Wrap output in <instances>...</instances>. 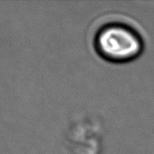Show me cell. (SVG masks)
Segmentation results:
<instances>
[{
    "label": "cell",
    "instance_id": "cell-1",
    "mask_svg": "<svg viewBox=\"0 0 154 154\" xmlns=\"http://www.w3.org/2000/svg\"><path fill=\"white\" fill-rule=\"evenodd\" d=\"M93 47L99 57L111 63H128L143 54V37L136 27L124 21L106 22L97 28Z\"/></svg>",
    "mask_w": 154,
    "mask_h": 154
}]
</instances>
